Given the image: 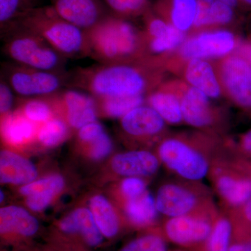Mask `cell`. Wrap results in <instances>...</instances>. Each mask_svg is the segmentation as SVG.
Listing matches in <instances>:
<instances>
[{"label": "cell", "mask_w": 251, "mask_h": 251, "mask_svg": "<svg viewBox=\"0 0 251 251\" xmlns=\"http://www.w3.org/2000/svg\"><path fill=\"white\" fill-rule=\"evenodd\" d=\"M158 212L171 218L188 215L197 204V198L189 190L177 184L163 185L156 198Z\"/></svg>", "instance_id": "12"}, {"label": "cell", "mask_w": 251, "mask_h": 251, "mask_svg": "<svg viewBox=\"0 0 251 251\" xmlns=\"http://www.w3.org/2000/svg\"><path fill=\"white\" fill-rule=\"evenodd\" d=\"M14 103V92L9 84L1 77L0 82V112L1 115L10 113Z\"/></svg>", "instance_id": "38"}, {"label": "cell", "mask_w": 251, "mask_h": 251, "mask_svg": "<svg viewBox=\"0 0 251 251\" xmlns=\"http://www.w3.org/2000/svg\"><path fill=\"white\" fill-rule=\"evenodd\" d=\"M232 234V226L228 220L219 219L213 226L209 237L206 239V251H229Z\"/></svg>", "instance_id": "32"}, {"label": "cell", "mask_w": 251, "mask_h": 251, "mask_svg": "<svg viewBox=\"0 0 251 251\" xmlns=\"http://www.w3.org/2000/svg\"><path fill=\"white\" fill-rule=\"evenodd\" d=\"M121 125L126 133L133 136H151L163 129L165 121L151 106L142 105L122 117Z\"/></svg>", "instance_id": "16"}, {"label": "cell", "mask_w": 251, "mask_h": 251, "mask_svg": "<svg viewBox=\"0 0 251 251\" xmlns=\"http://www.w3.org/2000/svg\"><path fill=\"white\" fill-rule=\"evenodd\" d=\"M122 192L128 199L139 197L146 191V184L143 179L138 176H129L122 181Z\"/></svg>", "instance_id": "37"}, {"label": "cell", "mask_w": 251, "mask_h": 251, "mask_svg": "<svg viewBox=\"0 0 251 251\" xmlns=\"http://www.w3.org/2000/svg\"><path fill=\"white\" fill-rule=\"evenodd\" d=\"M243 51H244V53L245 54V57H247L246 60L251 66V44H247V45L244 46V47L243 48Z\"/></svg>", "instance_id": "42"}, {"label": "cell", "mask_w": 251, "mask_h": 251, "mask_svg": "<svg viewBox=\"0 0 251 251\" xmlns=\"http://www.w3.org/2000/svg\"><path fill=\"white\" fill-rule=\"evenodd\" d=\"M54 97L57 108L64 110L67 123L72 128L79 130L84 126L97 121L98 108L94 96L72 88L64 89Z\"/></svg>", "instance_id": "8"}, {"label": "cell", "mask_w": 251, "mask_h": 251, "mask_svg": "<svg viewBox=\"0 0 251 251\" xmlns=\"http://www.w3.org/2000/svg\"><path fill=\"white\" fill-rule=\"evenodd\" d=\"M110 12L117 17H135L148 11L149 0H103Z\"/></svg>", "instance_id": "33"}, {"label": "cell", "mask_w": 251, "mask_h": 251, "mask_svg": "<svg viewBox=\"0 0 251 251\" xmlns=\"http://www.w3.org/2000/svg\"><path fill=\"white\" fill-rule=\"evenodd\" d=\"M85 33L89 57L99 64L128 63L139 57L143 51L141 36L125 18L109 15Z\"/></svg>", "instance_id": "2"}, {"label": "cell", "mask_w": 251, "mask_h": 251, "mask_svg": "<svg viewBox=\"0 0 251 251\" xmlns=\"http://www.w3.org/2000/svg\"><path fill=\"white\" fill-rule=\"evenodd\" d=\"M158 154L167 167L186 179H202L209 171L205 157L179 140L171 138L163 141L158 148Z\"/></svg>", "instance_id": "6"}, {"label": "cell", "mask_w": 251, "mask_h": 251, "mask_svg": "<svg viewBox=\"0 0 251 251\" xmlns=\"http://www.w3.org/2000/svg\"><path fill=\"white\" fill-rule=\"evenodd\" d=\"M235 46L233 34L227 30L203 32L183 44L181 54L190 59L221 57L229 53Z\"/></svg>", "instance_id": "9"}, {"label": "cell", "mask_w": 251, "mask_h": 251, "mask_svg": "<svg viewBox=\"0 0 251 251\" xmlns=\"http://www.w3.org/2000/svg\"><path fill=\"white\" fill-rule=\"evenodd\" d=\"M120 251H167V247L163 238L150 234L133 239Z\"/></svg>", "instance_id": "35"}, {"label": "cell", "mask_w": 251, "mask_h": 251, "mask_svg": "<svg viewBox=\"0 0 251 251\" xmlns=\"http://www.w3.org/2000/svg\"><path fill=\"white\" fill-rule=\"evenodd\" d=\"M185 33L177 28L170 25L168 30L161 36L150 39L149 49L153 53L160 54L171 50L182 44L184 40Z\"/></svg>", "instance_id": "34"}, {"label": "cell", "mask_w": 251, "mask_h": 251, "mask_svg": "<svg viewBox=\"0 0 251 251\" xmlns=\"http://www.w3.org/2000/svg\"><path fill=\"white\" fill-rule=\"evenodd\" d=\"M125 211L130 222L138 227L152 224L158 212L156 199L149 192H145L139 197L128 199Z\"/></svg>", "instance_id": "23"}, {"label": "cell", "mask_w": 251, "mask_h": 251, "mask_svg": "<svg viewBox=\"0 0 251 251\" xmlns=\"http://www.w3.org/2000/svg\"><path fill=\"white\" fill-rule=\"evenodd\" d=\"M216 188L225 201L233 206L246 204L251 199V181L229 175L220 176Z\"/></svg>", "instance_id": "25"}, {"label": "cell", "mask_w": 251, "mask_h": 251, "mask_svg": "<svg viewBox=\"0 0 251 251\" xmlns=\"http://www.w3.org/2000/svg\"><path fill=\"white\" fill-rule=\"evenodd\" d=\"M159 161L148 151H131L119 153L112 161V168L117 174L127 176H148L156 173Z\"/></svg>", "instance_id": "14"}, {"label": "cell", "mask_w": 251, "mask_h": 251, "mask_svg": "<svg viewBox=\"0 0 251 251\" xmlns=\"http://www.w3.org/2000/svg\"><path fill=\"white\" fill-rule=\"evenodd\" d=\"M34 4V0H0L1 30H9L23 15L35 8Z\"/></svg>", "instance_id": "30"}, {"label": "cell", "mask_w": 251, "mask_h": 251, "mask_svg": "<svg viewBox=\"0 0 251 251\" xmlns=\"http://www.w3.org/2000/svg\"><path fill=\"white\" fill-rule=\"evenodd\" d=\"M246 4L251 5V0H242Z\"/></svg>", "instance_id": "45"}, {"label": "cell", "mask_w": 251, "mask_h": 251, "mask_svg": "<svg viewBox=\"0 0 251 251\" xmlns=\"http://www.w3.org/2000/svg\"><path fill=\"white\" fill-rule=\"evenodd\" d=\"M2 198H4V195L2 194V192H1V201H2Z\"/></svg>", "instance_id": "46"}, {"label": "cell", "mask_w": 251, "mask_h": 251, "mask_svg": "<svg viewBox=\"0 0 251 251\" xmlns=\"http://www.w3.org/2000/svg\"><path fill=\"white\" fill-rule=\"evenodd\" d=\"M229 251H251V242L231 245Z\"/></svg>", "instance_id": "40"}, {"label": "cell", "mask_w": 251, "mask_h": 251, "mask_svg": "<svg viewBox=\"0 0 251 251\" xmlns=\"http://www.w3.org/2000/svg\"><path fill=\"white\" fill-rule=\"evenodd\" d=\"M221 76L226 90L234 101L251 108V66L245 59L232 56L221 67Z\"/></svg>", "instance_id": "10"}, {"label": "cell", "mask_w": 251, "mask_h": 251, "mask_svg": "<svg viewBox=\"0 0 251 251\" xmlns=\"http://www.w3.org/2000/svg\"><path fill=\"white\" fill-rule=\"evenodd\" d=\"M64 186V180L59 175H51L37 180L31 181L29 184L24 185L20 190L23 196H37L46 198L52 201L56 195L58 194Z\"/></svg>", "instance_id": "29"}, {"label": "cell", "mask_w": 251, "mask_h": 251, "mask_svg": "<svg viewBox=\"0 0 251 251\" xmlns=\"http://www.w3.org/2000/svg\"><path fill=\"white\" fill-rule=\"evenodd\" d=\"M13 27L40 36L67 59L89 56L85 31L63 19L51 6L31 9L10 29Z\"/></svg>", "instance_id": "3"}, {"label": "cell", "mask_w": 251, "mask_h": 251, "mask_svg": "<svg viewBox=\"0 0 251 251\" xmlns=\"http://www.w3.org/2000/svg\"><path fill=\"white\" fill-rule=\"evenodd\" d=\"M213 226L206 220L188 215L171 218L165 226L167 237L175 244L189 246L206 242Z\"/></svg>", "instance_id": "11"}, {"label": "cell", "mask_w": 251, "mask_h": 251, "mask_svg": "<svg viewBox=\"0 0 251 251\" xmlns=\"http://www.w3.org/2000/svg\"><path fill=\"white\" fill-rule=\"evenodd\" d=\"M148 102L164 121L178 124L183 120L181 102L174 94L162 91L155 92L150 94Z\"/></svg>", "instance_id": "27"}, {"label": "cell", "mask_w": 251, "mask_h": 251, "mask_svg": "<svg viewBox=\"0 0 251 251\" xmlns=\"http://www.w3.org/2000/svg\"><path fill=\"white\" fill-rule=\"evenodd\" d=\"M150 77L139 66L129 63L99 64L69 74L67 87L84 91L96 98L143 95Z\"/></svg>", "instance_id": "1"}, {"label": "cell", "mask_w": 251, "mask_h": 251, "mask_svg": "<svg viewBox=\"0 0 251 251\" xmlns=\"http://www.w3.org/2000/svg\"><path fill=\"white\" fill-rule=\"evenodd\" d=\"M39 228L37 220L23 208L10 206L0 210V232L5 238H29Z\"/></svg>", "instance_id": "15"}, {"label": "cell", "mask_w": 251, "mask_h": 251, "mask_svg": "<svg viewBox=\"0 0 251 251\" xmlns=\"http://www.w3.org/2000/svg\"><path fill=\"white\" fill-rule=\"evenodd\" d=\"M36 135L41 145L48 148H53L67 139L69 127L62 119L54 117L43 124Z\"/></svg>", "instance_id": "31"}, {"label": "cell", "mask_w": 251, "mask_h": 251, "mask_svg": "<svg viewBox=\"0 0 251 251\" xmlns=\"http://www.w3.org/2000/svg\"><path fill=\"white\" fill-rule=\"evenodd\" d=\"M55 12L75 27L87 31L111 14L101 0H50Z\"/></svg>", "instance_id": "7"}, {"label": "cell", "mask_w": 251, "mask_h": 251, "mask_svg": "<svg viewBox=\"0 0 251 251\" xmlns=\"http://www.w3.org/2000/svg\"><path fill=\"white\" fill-rule=\"evenodd\" d=\"M103 126L97 122L84 126L78 130L79 139L84 143H92L96 138L104 133Z\"/></svg>", "instance_id": "39"}, {"label": "cell", "mask_w": 251, "mask_h": 251, "mask_svg": "<svg viewBox=\"0 0 251 251\" xmlns=\"http://www.w3.org/2000/svg\"><path fill=\"white\" fill-rule=\"evenodd\" d=\"M244 215L251 222V199L244 206Z\"/></svg>", "instance_id": "43"}, {"label": "cell", "mask_w": 251, "mask_h": 251, "mask_svg": "<svg viewBox=\"0 0 251 251\" xmlns=\"http://www.w3.org/2000/svg\"><path fill=\"white\" fill-rule=\"evenodd\" d=\"M3 77L14 93L24 98L47 97L58 93L67 86L68 73L46 72L8 64L4 67Z\"/></svg>", "instance_id": "5"}, {"label": "cell", "mask_w": 251, "mask_h": 251, "mask_svg": "<svg viewBox=\"0 0 251 251\" xmlns=\"http://www.w3.org/2000/svg\"><path fill=\"white\" fill-rule=\"evenodd\" d=\"M186 80L193 87L198 89L209 98H218L221 95V86L211 64L201 59H191L185 73Z\"/></svg>", "instance_id": "20"}, {"label": "cell", "mask_w": 251, "mask_h": 251, "mask_svg": "<svg viewBox=\"0 0 251 251\" xmlns=\"http://www.w3.org/2000/svg\"><path fill=\"white\" fill-rule=\"evenodd\" d=\"M90 207L94 219L103 237H115L120 232V221L108 200L102 196H94L91 200Z\"/></svg>", "instance_id": "24"}, {"label": "cell", "mask_w": 251, "mask_h": 251, "mask_svg": "<svg viewBox=\"0 0 251 251\" xmlns=\"http://www.w3.org/2000/svg\"><path fill=\"white\" fill-rule=\"evenodd\" d=\"M37 176L34 165L17 153L1 151L0 153V180L1 183L27 184Z\"/></svg>", "instance_id": "17"}, {"label": "cell", "mask_w": 251, "mask_h": 251, "mask_svg": "<svg viewBox=\"0 0 251 251\" xmlns=\"http://www.w3.org/2000/svg\"><path fill=\"white\" fill-rule=\"evenodd\" d=\"M183 120L194 127H204L211 123L209 97L202 91L191 87L181 100Z\"/></svg>", "instance_id": "19"}, {"label": "cell", "mask_w": 251, "mask_h": 251, "mask_svg": "<svg viewBox=\"0 0 251 251\" xmlns=\"http://www.w3.org/2000/svg\"><path fill=\"white\" fill-rule=\"evenodd\" d=\"M90 144V155L94 160L103 159L111 152L112 140L105 132Z\"/></svg>", "instance_id": "36"}, {"label": "cell", "mask_w": 251, "mask_h": 251, "mask_svg": "<svg viewBox=\"0 0 251 251\" xmlns=\"http://www.w3.org/2000/svg\"><path fill=\"white\" fill-rule=\"evenodd\" d=\"M3 50L16 64L23 67L66 73L67 58L40 36L22 28L13 27L6 31Z\"/></svg>", "instance_id": "4"}, {"label": "cell", "mask_w": 251, "mask_h": 251, "mask_svg": "<svg viewBox=\"0 0 251 251\" xmlns=\"http://www.w3.org/2000/svg\"><path fill=\"white\" fill-rule=\"evenodd\" d=\"M221 1H224L226 4L230 5L232 7H235L238 4V0H221Z\"/></svg>", "instance_id": "44"}, {"label": "cell", "mask_w": 251, "mask_h": 251, "mask_svg": "<svg viewBox=\"0 0 251 251\" xmlns=\"http://www.w3.org/2000/svg\"><path fill=\"white\" fill-rule=\"evenodd\" d=\"M54 95L26 98L18 111L34 123H45L54 118V109L57 108Z\"/></svg>", "instance_id": "26"}, {"label": "cell", "mask_w": 251, "mask_h": 251, "mask_svg": "<svg viewBox=\"0 0 251 251\" xmlns=\"http://www.w3.org/2000/svg\"><path fill=\"white\" fill-rule=\"evenodd\" d=\"M96 98V97H95ZM97 99V108L110 118H122L132 110L143 105V95L103 97Z\"/></svg>", "instance_id": "28"}, {"label": "cell", "mask_w": 251, "mask_h": 251, "mask_svg": "<svg viewBox=\"0 0 251 251\" xmlns=\"http://www.w3.org/2000/svg\"><path fill=\"white\" fill-rule=\"evenodd\" d=\"M63 233L79 234L82 240L90 247H98L103 242V235L96 223L92 211L82 208L73 211L59 224Z\"/></svg>", "instance_id": "13"}, {"label": "cell", "mask_w": 251, "mask_h": 251, "mask_svg": "<svg viewBox=\"0 0 251 251\" xmlns=\"http://www.w3.org/2000/svg\"><path fill=\"white\" fill-rule=\"evenodd\" d=\"M198 4V0H159L156 11L166 16L168 23L185 32L194 26Z\"/></svg>", "instance_id": "18"}, {"label": "cell", "mask_w": 251, "mask_h": 251, "mask_svg": "<svg viewBox=\"0 0 251 251\" xmlns=\"http://www.w3.org/2000/svg\"><path fill=\"white\" fill-rule=\"evenodd\" d=\"M233 7L221 0H198L195 27L224 25L232 21Z\"/></svg>", "instance_id": "22"}, {"label": "cell", "mask_w": 251, "mask_h": 251, "mask_svg": "<svg viewBox=\"0 0 251 251\" xmlns=\"http://www.w3.org/2000/svg\"><path fill=\"white\" fill-rule=\"evenodd\" d=\"M242 143L244 150L251 153V130L244 135Z\"/></svg>", "instance_id": "41"}, {"label": "cell", "mask_w": 251, "mask_h": 251, "mask_svg": "<svg viewBox=\"0 0 251 251\" xmlns=\"http://www.w3.org/2000/svg\"><path fill=\"white\" fill-rule=\"evenodd\" d=\"M34 124L18 110L4 115L1 124L3 139L14 146L25 145L31 141L36 134Z\"/></svg>", "instance_id": "21"}]
</instances>
